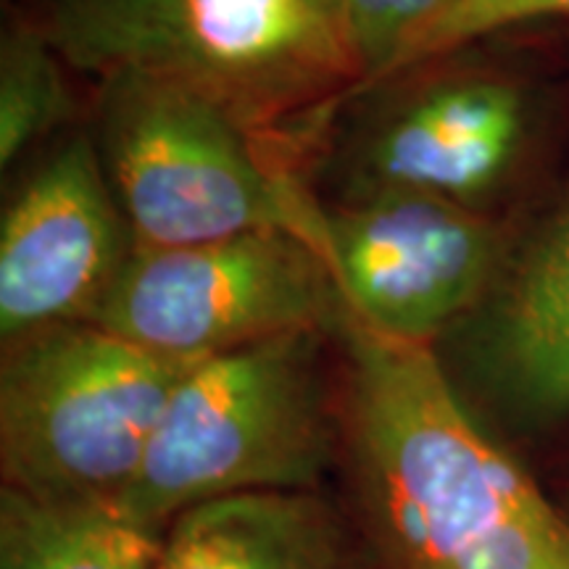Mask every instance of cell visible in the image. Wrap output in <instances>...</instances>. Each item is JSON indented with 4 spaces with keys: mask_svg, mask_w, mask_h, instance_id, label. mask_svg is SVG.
<instances>
[{
    "mask_svg": "<svg viewBox=\"0 0 569 569\" xmlns=\"http://www.w3.org/2000/svg\"><path fill=\"white\" fill-rule=\"evenodd\" d=\"M343 436L386 569H569V522L457 393L432 346L340 309Z\"/></svg>",
    "mask_w": 569,
    "mask_h": 569,
    "instance_id": "6da1fadb",
    "label": "cell"
},
{
    "mask_svg": "<svg viewBox=\"0 0 569 569\" xmlns=\"http://www.w3.org/2000/svg\"><path fill=\"white\" fill-rule=\"evenodd\" d=\"M46 38L103 82L196 92L261 142L361 82L346 34L298 0H48Z\"/></svg>",
    "mask_w": 569,
    "mask_h": 569,
    "instance_id": "7a4b0ae2",
    "label": "cell"
},
{
    "mask_svg": "<svg viewBox=\"0 0 569 569\" xmlns=\"http://www.w3.org/2000/svg\"><path fill=\"white\" fill-rule=\"evenodd\" d=\"M340 432L319 330L232 348L182 377L117 507L163 532L219 498L317 493Z\"/></svg>",
    "mask_w": 569,
    "mask_h": 569,
    "instance_id": "3957f363",
    "label": "cell"
},
{
    "mask_svg": "<svg viewBox=\"0 0 569 569\" xmlns=\"http://www.w3.org/2000/svg\"><path fill=\"white\" fill-rule=\"evenodd\" d=\"M198 361L153 353L92 322L6 343L3 486L42 501L119 503L169 398Z\"/></svg>",
    "mask_w": 569,
    "mask_h": 569,
    "instance_id": "277c9868",
    "label": "cell"
},
{
    "mask_svg": "<svg viewBox=\"0 0 569 569\" xmlns=\"http://www.w3.org/2000/svg\"><path fill=\"white\" fill-rule=\"evenodd\" d=\"M103 161L134 248L261 230L317 246L322 209L264 159V142L196 92L142 77L106 82Z\"/></svg>",
    "mask_w": 569,
    "mask_h": 569,
    "instance_id": "5b68a950",
    "label": "cell"
},
{
    "mask_svg": "<svg viewBox=\"0 0 569 569\" xmlns=\"http://www.w3.org/2000/svg\"><path fill=\"white\" fill-rule=\"evenodd\" d=\"M343 296L325 253L261 230L174 248H132L92 325L174 359H209L296 330H330Z\"/></svg>",
    "mask_w": 569,
    "mask_h": 569,
    "instance_id": "8992f818",
    "label": "cell"
},
{
    "mask_svg": "<svg viewBox=\"0 0 569 569\" xmlns=\"http://www.w3.org/2000/svg\"><path fill=\"white\" fill-rule=\"evenodd\" d=\"M317 248L351 315L425 346L486 296L503 253L501 234L472 206L407 190L359 193L322 211Z\"/></svg>",
    "mask_w": 569,
    "mask_h": 569,
    "instance_id": "52a82bcc",
    "label": "cell"
},
{
    "mask_svg": "<svg viewBox=\"0 0 569 569\" xmlns=\"http://www.w3.org/2000/svg\"><path fill=\"white\" fill-rule=\"evenodd\" d=\"M132 232L88 138L67 142L6 209L0 227L3 343L90 322L132 253Z\"/></svg>",
    "mask_w": 569,
    "mask_h": 569,
    "instance_id": "ba28073f",
    "label": "cell"
},
{
    "mask_svg": "<svg viewBox=\"0 0 569 569\" xmlns=\"http://www.w3.org/2000/svg\"><path fill=\"white\" fill-rule=\"evenodd\" d=\"M525 101L496 80L446 82L396 109L361 153V190H407L465 203L515 159Z\"/></svg>",
    "mask_w": 569,
    "mask_h": 569,
    "instance_id": "9c48e42d",
    "label": "cell"
},
{
    "mask_svg": "<svg viewBox=\"0 0 569 569\" xmlns=\"http://www.w3.org/2000/svg\"><path fill=\"white\" fill-rule=\"evenodd\" d=\"M478 356L490 390L519 417H569V196L503 280Z\"/></svg>",
    "mask_w": 569,
    "mask_h": 569,
    "instance_id": "30bf717a",
    "label": "cell"
},
{
    "mask_svg": "<svg viewBox=\"0 0 569 569\" xmlns=\"http://www.w3.org/2000/svg\"><path fill=\"white\" fill-rule=\"evenodd\" d=\"M159 569H353V559L346 522L319 493H246L177 517Z\"/></svg>",
    "mask_w": 569,
    "mask_h": 569,
    "instance_id": "8fae6325",
    "label": "cell"
},
{
    "mask_svg": "<svg viewBox=\"0 0 569 569\" xmlns=\"http://www.w3.org/2000/svg\"><path fill=\"white\" fill-rule=\"evenodd\" d=\"M163 532L117 503L42 501L0 490V569H159Z\"/></svg>",
    "mask_w": 569,
    "mask_h": 569,
    "instance_id": "7c38bea8",
    "label": "cell"
},
{
    "mask_svg": "<svg viewBox=\"0 0 569 569\" xmlns=\"http://www.w3.org/2000/svg\"><path fill=\"white\" fill-rule=\"evenodd\" d=\"M71 96L46 32L17 27L0 56V163L9 167L34 140L69 117Z\"/></svg>",
    "mask_w": 569,
    "mask_h": 569,
    "instance_id": "4fadbf2b",
    "label": "cell"
},
{
    "mask_svg": "<svg viewBox=\"0 0 569 569\" xmlns=\"http://www.w3.org/2000/svg\"><path fill=\"white\" fill-rule=\"evenodd\" d=\"M551 17H569V0H453L427 30L409 42L407 51L393 61L388 77L486 34Z\"/></svg>",
    "mask_w": 569,
    "mask_h": 569,
    "instance_id": "5bb4252c",
    "label": "cell"
},
{
    "mask_svg": "<svg viewBox=\"0 0 569 569\" xmlns=\"http://www.w3.org/2000/svg\"><path fill=\"white\" fill-rule=\"evenodd\" d=\"M453 0H348L346 38L359 61L361 84L388 77L393 61Z\"/></svg>",
    "mask_w": 569,
    "mask_h": 569,
    "instance_id": "9a60e30c",
    "label": "cell"
},
{
    "mask_svg": "<svg viewBox=\"0 0 569 569\" xmlns=\"http://www.w3.org/2000/svg\"><path fill=\"white\" fill-rule=\"evenodd\" d=\"M303 3L306 9L315 11L317 17H322L325 21H330L332 27H338L340 32L346 34V9H348V0H298ZM348 40V38H346ZM351 46V42H348Z\"/></svg>",
    "mask_w": 569,
    "mask_h": 569,
    "instance_id": "2e32d148",
    "label": "cell"
}]
</instances>
